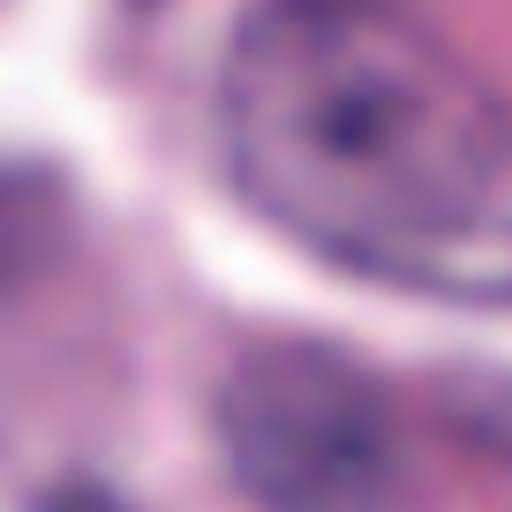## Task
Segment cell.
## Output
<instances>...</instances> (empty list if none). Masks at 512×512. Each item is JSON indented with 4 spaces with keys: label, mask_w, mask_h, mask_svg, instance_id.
<instances>
[{
    "label": "cell",
    "mask_w": 512,
    "mask_h": 512,
    "mask_svg": "<svg viewBox=\"0 0 512 512\" xmlns=\"http://www.w3.org/2000/svg\"><path fill=\"white\" fill-rule=\"evenodd\" d=\"M219 151L309 256L512 309V98L400 0H256L219 61Z\"/></svg>",
    "instance_id": "6da1fadb"
},
{
    "label": "cell",
    "mask_w": 512,
    "mask_h": 512,
    "mask_svg": "<svg viewBox=\"0 0 512 512\" xmlns=\"http://www.w3.org/2000/svg\"><path fill=\"white\" fill-rule=\"evenodd\" d=\"M219 445L264 512H400L407 445L384 384L317 339H272L219 392Z\"/></svg>",
    "instance_id": "7a4b0ae2"
},
{
    "label": "cell",
    "mask_w": 512,
    "mask_h": 512,
    "mask_svg": "<svg viewBox=\"0 0 512 512\" xmlns=\"http://www.w3.org/2000/svg\"><path fill=\"white\" fill-rule=\"evenodd\" d=\"M61 226H68V204H61V189H53L46 174L0 166V302L61 249Z\"/></svg>",
    "instance_id": "3957f363"
}]
</instances>
